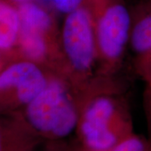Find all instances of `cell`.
Listing matches in <instances>:
<instances>
[{"label":"cell","mask_w":151,"mask_h":151,"mask_svg":"<svg viewBox=\"0 0 151 151\" xmlns=\"http://www.w3.org/2000/svg\"><path fill=\"white\" fill-rule=\"evenodd\" d=\"M56 10L67 14L74 11L85 2V0H51Z\"/></svg>","instance_id":"8fae6325"},{"label":"cell","mask_w":151,"mask_h":151,"mask_svg":"<svg viewBox=\"0 0 151 151\" xmlns=\"http://www.w3.org/2000/svg\"><path fill=\"white\" fill-rule=\"evenodd\" d=\"M25 117L35 132L58 139L77 129L80 112L63 82L54 79L26 105Z\"/></svg>","instance_id":"6da1fadb"},{"label":"cell","mask_w":151,"mask_h":151,"mask_svg":"<svg viewBox=\"0 0 151 151\" xmlns=\"http://www.w3.org/2000/svg\"><path fill=\"white\" fill-rule=\"evenodd\" d=\"M2 128L0 127V151H29L24 147L10 145Z\"/></svg>","instance_id":"4fadbf2b"},{"label":"cell","mask_w":151,"mask_h":151,"mask_svg":"<svg viewBox=\"0 0 151 151\" xmlns=\"http://www.w3.org/2000/svg\"><path fill=\"white\" fill-rule=\"evenodd\" d=\"M122 115L115 99L92 98L80 113L77 129L87 151H109L129 134L122 126Z\"/></svg>","instance_id":"7a4b0ae2"},{"label":"cell","mask_w":151,"mask_h":151,"mask_svg":"<svg viewBox=\"0 0 151 151\" xmlns=\"http://www.w3.org/2000/svg\"><path fill=\"white\" fill-rule=\"evenodd\" d=\"M19 1H24V0H19Z\"/></svg>","instance_id":"5bb4252c"},{"label":"cell","mask_w":151,"mask_h":151,"mask_svg":"<svg viewBox=\"0 0 151 151\" xmlns=\"http://www.w3.org/2000/svg\"><path fill=\"white\" fill-rule=\"evenodd\" d=\"M20 28L47 33L53 24L52 18L47 11L31 2H23L19 6Z\"/></svg>","instance_id":"ba28073f"},{"label":"cell","mask_w":151,"mask_h":151,"mask_svg":"<svg viewBox=\"0 0 151 151\" xmlns=\"http://www.w3.org/2000/svg\"><path fill=\"white\" fill-rule=\"evenodd\" d=\"M89 0L65 14L61 29V45L68 63L79 73L92 70L97 52L95 19Z\"/></svg>","instance_id":"3957f363"},{"label":"cell","mask_w":151,"mask_h":151,"mask_svg":"<svg viewBox=\"0 0 151 151\" xmlns=\"http://www.w3.org/2000/svg\"><path fill=\"white\" fill-rule=\"evenodd\" d=\"M139 64L141 73L147 81L149 93L151 97V54L141 55Z\"/></svg>","instance_id":"7c38bea8"},{"label":"cell","mask_w":151,"mask_h":151,"mask_svg":"<svg viewBox=\"0 0 151 151\" xmlns=\"http://www.w3.org/2000/svg\"><path fill=\"white\" fill-rule=\"evenodd\" d=\"M19 31L20 18L18 9L0 1V49L11 48L19 40Z\"/></svg>","instance_id":"52a82bcc"},{"label":"cell","mask_w":151,"mask_h":151,"mask_svg":"<svg viewBox=\"0 0 151 151\" xmlns=\"http://www.w3.org/2000/svg\"><path fill=\"white\" fill-rule=\"evenodd\" d=\"M49 80L32 61L14 63L0 74V90L15 88L19 103L25 106L45 88Z\"/></svg>","instance_id":"5b68a950"},{"label":"cell","mask_w":151,"mask_h":151,"mask_svg":"<svg viewBox=\"0 0 151 151\" xmlns=\"http://www.w3.org/2000/svg\"><path fill=\"white\" fill-rule=\"evenodd\" d=\"M109 151H148V146L141 138L129 134Z\"/></svg>","instance_id":"30bf717a"},{"label":"cell","mask_w":151,"mask_h":151,"mask_svg":"<svg viewBox=\"0 0 151 151\" xmlns=\"http://www.w3.org/2000/svg\"><path fill=\"white\" fill-rule=\"evenodd\" d=\"M129 45L139 55L151 54V4L145 7L133 21Z\"/></svg>","instance_id":"8992f818"},{"label":"cell","mask_w":151,"mask_h":151,"mask_svg":"<svg viewBox=\"0 0 151 151\" xmlns=\"http://www.w3.org/2000/svg\"><path fill=\"white\" fill-rule=\"evenodd\" d=\"M150 4H151V2H150Z\"/></svg>","instance_id":"9a60e30c"},{"label":"cell","mask_w":151,"mask_h":151,"mask_svg":"<svg viewBox=\"0 0 151 151\" xmlns=\"http://www.w3.org/2000/svg\"><path fill=\"white\" fill-rule=\"evenodd\" d=\"M92 1L97 10L95 32L98 53L108 61H115L129 44L131 14L128 8L117 0Z\"/></svg>","instance_id":"277c9868"},{"label":"cell","mask_w":151,"mask_h":151,"mask_svg":"<svg viewBox=\"0 0 151 151\" xmlns=\"http://www.w3.org/2000/svg\"><path fill=\"white\" fill-rule=\"evenodd\" d=\"M19 41L24 54L33 61L45 59L48 54V44L45 33L20 28Z\"/></svg>","instance_id":"9c48e42d"}]
</instances>
